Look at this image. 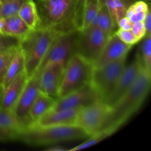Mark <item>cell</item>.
I'll use <instances>...</instances> for the list:
<instances>
[{
    "mask_svg": "<svg viewBox=\"0 0 151 151\" xmlns=\"http://www.w3.org/2000/svg\"><path fill=\"white\" fill-rule=\"evenodd\" d=\"M151 86V74L144 68L128 91L111 107L105 127L115 125L120 128L134 114L145 100ZM104 127V128H105Z\"/></svg>",
    "mask_w": 151,
    "mask_h": 151,
    "instance_id": "obj_1",
    "label": "cell"
},
{
    "mask_svg": "<svg viewBox=\"0 0 151 151\" xmlns=\"http://www.w3.org/2000/svg\"><path fill=\"white\" fill-rule=\"evenodd\" d=\"M35 2L39 16L38 27L53 29L60 34L78 29L75 0H35Z\"/></svg>",
    "mask_w": 151,
    "mask_h": 151,
    "instance_id": "obj_2",
    "label": "cell"
},
{
    "mask_svg": "<svg viewBox=\"0 0 151 151\" xmlns=\"http://www.w3.org/2000/svg\"><path fill=\"white\" fill-rule=\"evenodd\" d=\"M88 137L83 129L75 124L47 126L31 125L18 136L17 140L32 146H50Z\"/></svg>",
    "mask_w": 151,
    "mask_h": 151,
    "instance_id": "obj_3",
    "label": "cell"
},
{
    "mask_svg": "<svg viewBox=\"0 0 151 151\" xmlns=\"http://www.w3.org/2000/svg\"><path fill=\"white\" fill-rule=\"evenodd\" d=\"M60 35L53 29L38 27L32 29L21 40L20 47L24 57L25 72L28 78L37 72L51 45Z\"/></svg>",
    "mask_w": 151,
    "mask_h": 151,
    "instance_id": "obj_4",
    "label": "cell"
},
{
    "mask_svg": "<svg viewBox=\"0 0 151 151\" xmlns=\"http://www.w3.org/2000/svg\"><path fill=\"white\" fill-rule=\"evenodd\" d=\"M92 70V63L81 55L75 53L65 66L58 98L89 86Z\"/></svg>",
    "mask_w": 151,
    "mask_h": 151,
    "instance_id": "obj_5",
    "label": "cell"
},
{
    "mask_svg": "<svg viewBox=\"0 0 151 151\" xmlns=\"http://www.w3.org/2000/svg\"><path fill=\"white\" fill-rule=\"evenodd\" d=\"M127 56L93 67L89 86L101 101L106 103L125 67Z\"/></svg>",
    "mask_w": 151,
    "mask_h": 151,
    "instance_id": "obj_6",
    "label": "cell"
},
{
    "mask_svg": "<svg viewBox=\"0 0 151 151\" xmlns=\"http://www.w3.org/2000/svg\"><path fill=\"white\" fill-rule=\"evenodd\" d=\"M111 111V107L108 103L98 100L80 109L75 125L91 136L104 128Z\"/></svg>",
    "mask_w": 151,
    "mask_h": 151,
    "instance_id": "obj_7",
    "label": "cell"
},
{
    "mask_svg": "<svg viewBox=\"0 0 151 151\" xmlns=\"http://www.w3.org/2000/svg\"><path fill=\"white\" fill-rule=\"evenodd\" d=\"M109 38L97 27H88L79 30L75 53L81 55L93 65L103 51Z\"/></svg>",
    "mask_w": 151,
    "mask_h": 151,
    "instance_id": "obj_8",
    "label": "cell"
},
{
    "mask_svg": "<svg viewBox=\"0 0 151 151\" xmlns=\"http://www.w3.org/2000/svg\"><path fill=\"white\" fill-rule=\"evenodd\" d=\"M78 33L79 30L77 29L59 35L51 45L37 72H40L47 65L52 63H60L66 66L75 53Z\"/></svg>",
    "mask_w": 151,
    "mask_h": 151,
    "instance_id": "obj_9",
    "label": "cell"
},
{
    "mask_svg": "<svg viewBox=\"0 0 151 151\" xmlns=\"http://www.w3.org/2000/svg\"><path fill=\"white\" fill-rule=\"evenodd\" d=\"M40 91V74L35 73L27 79L26 84L15 105L13 111L16 116L26 125H31L29 116L33 102Z\"/></svg>",
    "mask_w": 151,
    "mask_h": 151,
    "instance_id": "obj_10",
    "label": "cell"
},
{
    "mask_svg": "<svg viewBox=\"0 0 151 151\" xmlns=\"http://www.w3.org/2000/svg\"><path fill=\"white\" fill-rule=\"evenodd\" d=\"M65 65L52 63L47 65L42 70L35 73L40 74V91L57 100L60 82L64 72Z\"/></svg>",
    "mask_w": 151,
    "mask_h": 151,
    "instance_id": "obj_11",
    "label": "cell"
},
{
    "mask_svg": "<svg viewBox=\"0 0 151 151\" xmlns=\"http://www.w3.org/2000/svg\"><path fill=\"white\" fill-rule=\"evenodd\" d=\"M100 100L90 86L73 91L63 97H59L55 102L53 110L80 109Z\"/></svg>",
    "mask_w": 151,
    "mask_h": 151,
    "instance_id": "obj_12",
    "label": "cell"
},
{
    "mask_svg": "<svg viewBox=\"0 0 151 151\" xmlns=\"http://www.w3.org/2000/svg\"><path fill=\"white\" fill-rule=\"evenodd\" d=\"M142 68L141 59L137 53L135 60L128 66H125L116 83L114 89L112 91L106 103L110 106H113L134 83Z\"/></svg>",
    "mask_w": 151,
    "mask_h": 151,
    "instance_id": "obj_13",
    "label": "cell"
},
{
    "mask_svg": "<svg viewBox=\"0 0 151 151\" xmlns=\"http://www.w3.org/2000/svg\"><path fill=\"white\" fill-rule=\"evenodd\" d=\"M132 46L121 41L116 33L113 34L109 37L103 51L93 63V67L102 66L127 56Z\"/></svg>",
    "mask_w": 151,
    "mask_h": 151,
    "instance_id": "obj_14",
    "label": "cell"
},
{
    "mask_svg": "<svg viewBox=\"0 0 151 151\" xmlns=\"http://www.w3.org/2000/svg\"><path fill=\"white\" fill-rule=\"evenodd\" d=\"M27 79L28 77L24 71L3 88L0 97V109L13 111Z\"/></svg>",
    "mask_w": 151,
    "mask_h": 151,
    "instance_id": "obj_15",
    "label": "cell"
},
{
    "mask_svg": "<svg viewBox=\"0 0 151 151\" xmlns=\"http://www.w3.org/2000/svg\"><path fill=\"white\" fill-rule=\"evenodd\" d=\"M81 109V108L63 109V110L50 109L47 113L44 114L36 122L32 125H38V126L73 125L75 124L78 111Z\"/></svg>",
    "mask_w": 151,
    "mask_h": 151,
    "instance_id": "obj_16",
    "label": "cell"
},
{
    "mask_svg": "<svg viewBox=\"0 0 151 151\" xmlns=\"http://www.w3.org/2000/svg\"><path fill=\"white\" fill-rule=\"evenodd\" d=\"M32 29L24 23L18 15L3 18L0 33L15 37L21 41L24 38Z\"/></svg>",
    "mask_w": 151,
    "mask_h": 151,
    "instance_id": "obj_17",
    "label": "cell"
},
{
    "mask_svg": "<svg viewBox=\"0 0 151 151\" xmlns=\"http://www.w3.org/2000/svg\"><path fill=\"white\" fill-rule=\"evenodd\" d=\"M89 27H97L110 37L116 32V27L117 26L106 6L101 4L94 21Z\"/></svg>",
    "mask_w": 151,
    "mask_h": 151,
    "instance_id": "obj_18",
    "label": "cell"
},
{
    "mask_svg": "<svg viewBox=\"0 0 151 151\" xmlns=\"http://www.w3.org/2000/svg\"><path fill=\"white\" fill-rule=\"evenodd\" d=\"M55 100V99L39 91L30 109L29 116L32 122L31 125L36 122L44 114L50 111L52 108Z\"/></svg>",
    "mask_w": 151,
    "mask_h": 151,
    "instance_id": "obj_19",
    "label": "cell"
},
{
    "mask_svg": "<svg viewBox=\"0 0 151 151\" xmlns=\"http://www.w3.org/2000/svg\"><path fill=\"white\" fill-rule=\"evenodd\" d=\"M0 127L13 133L16 136V140L18 136L27 128L13 111L4 109H0Z\"/></svg>",
    "mask_w": 151,
    "mask_h": 151,
    "instance_id": "obj_20",
    "label": "cell"
},
{
    "mask_svg": "<svg viewBox=\"0 0 151 151\" xmlns=\"http://www.w3.org/2000/svg\"><path fill=\"white\" fill-rule=\"evenodd\" d=\"M25 71L24 57L23 52L21 49L20 46L16 50V53L12 58L11 62L8 66L4 81H3L2 88L7 87L16 77L19 76L22 72Z\"/></svg>",
    "mask_w": 151,
    "mask_h": 151,
    "instance_id": "obj_21",
    "label": "cell"
},
{
    "mask_svg": "<svg viewBox=\"0 0 151 151\" xmlns=\"http://www.w3.org/2000/svg\"><path fill=\"white\" fill-rule=\"evenodd\" d=\"M119 128V127L116 126L115 125H111L107 127H105L103 129L100 130L97 132L94 133L92 135L89 136L86 141L82 142L81 144L75 146V147H72V148L67 150L68 151H77L80 150H83V149L88 148V147H91V146L97 144V143L103 141L105 139L108 138L112 134H114L116 131Z\"/></svg>",
    "mask_w": 151,
    "mask_h": 151,
    "instance_id": "obj_22",
    "label": "cell"
},
{
    "mask_svg": "<svg viewBox=\"0 0 151 151\" xmlns=\"http://www.w3.org/2000/svg\"><path fill=\"white\" fill-rule=\"evenodd\" d=\"M17 15L31 29H35L38 27L39 16L34 0H29L25 2Z\"/></svg>",
    "mask_w": 151,
    "mask_h": 151,
    "instance_id": "obj_23",
    "label": "cell"
},
{
    "mask_svg": "<svg viewBox=\"0 0 151 151\" xmlns=\"http://www.w3.org/2000/svg\"><path fill=\"white\" fill-rule=\"evenodd\" d=\"M135 1L136 0H100V2L106 6L117 26L118 21L125 16V13L128 7Z\"/></svg>",
    "mask_w": 151,
    "mask_h": 151,
    "instance_id": "obj_24",
    "label": "cell"
},
{
    "mask_svg": "<svg viewBox=\"0 0 151 151\" xmlns=\"http://www.w3.org/2000/svg\"><path fill=\"white\" fill-rule=\"evenodd\" d=\"M100 4H101L100 0H91L86 4L83 12L81 27L79 30L86 29L91 24L100 9Z\"/></svg>",
    "mask_w": 151,
    "mask_h": 151,
    "instance_id": "obj_25",
    "label": "cell"
},
{
    "mask_svg": "<svg viewBox=\"0 0 151 151\" xmlns=\"http://www.w3.org/2000/svg\"><path fill=\"white\" fill-rule=\"evenodd\" d=\"M140 46V53L142 66L147 72L151 74V35H147L142 38Z\"/></svg>",
    "mask_w": 151,
    "mask_h": 151,
    "instance_id": "obj_26",
    "label": "cell"
},
{
    "mask_svg": "<svg viewBox=\"0 0 151 151\" xmlns=\"http://www.w3.org/2000/svg\"><path fill=\"white\" fill-rule=\"evenodd\" d=\"M29 0H4L0 5V18H7L17 15L25 2Z\"/></svg>",
    "mask_w": 151,
    "mask_h": 151,
    "instance_id": "obj_27",
    "label": "cell"
},
{
    "mask_svg": "<svg viewBox=\"0 0 151 151\" xmlns=\"http://www.w3.org/2000/svg\"><path fill=\"white\" fill-rule=\"evenodd\" d=\"M19 47L9 50L7 51L3 52H0V85L1 86H2L3 81H4L9 65H10L12 58Z\"/></svg>",
    "mask_w": 151,
    "mask_h": 151,
    "instance_id": "obj_28",
    "label": "cell"
},
{
    "mask_svg": "<svg viewBox=\"0 0 151 151\" xmlns=\"http://www.w3.org/2000/svg\"><path fill=\"white\" fill-rule=\"evenodd\" d=\"M20 46V40L15 37L0 33V52L17 48Z\"/></svg>",
    "mask_w": 151,
    "mask_h": 151,
    "instance_id": "obj_29",
    "label": "cell"
},
{
    "mask_svg": "<svg viewBox=\"0 0 151 151\" xmlns=\"http://www.w3.org/2000/svg\"><path fill=\"white\" fill-rule=\"evenodd\" d=\"M115 33L120 38L121 41H123L126 44L132 46V47L134 44L139 42V40L136 38V36L134 35V33H133L131 29L125 30V29H118Z\"/></svg>",
    "mask_w": 151,
    "mask_h": 151,
    "instance_id": "obj_30",
    "label": "cell"
},
{
    "mask_svg": "<svg viewBox=\"0 0 151 151\" xmlns=\"http://www.w3.org/2000/svg\"><path fill=\"white\" fill-rule=\"evenodd\" d=\"M91 1V0H75V22L78 30L81 27V19L84 8Z\"/></svg>",
    "mask_w": 151,
    "mask_h": 151,
    "instance_id": "obj_31",
    "label": "cell"
},
{
    "mask_svg": "<svg viewBox=\"0 0 151 151\" xmlns=\"http://www.w3.org/2000/svg\"><path fill=\"white\" fill-rule=\"evenodd\" d=\"M146 12H136L131 5L125 13V16L131 21V23L135 24L137 22H143L145 17Z\"/></svg>",
    "mask_w": 151,
    "mask_h": 151,
    "instance_id": "obj_32",
    "label": "cell"
},
{
    "mask_svg": "<svg viewBox=\"0 0 151 151\" xmlns=\"http://www.w3.org/2000/svg\"><path fill=\"white\" fill-rule=\"evenodd\" d=\"M131 30L132 31L136 38L139 40V41H141L146 35L145 28L143 22H139L134 24Z\"/></svg>",
    "mask_w": 151,
    "mask_h": 151,
    "instance_id": "obj_33",
    "label": "cell"
},
{
    "mask_svg": "<svg viewBox=\"0 0 151 151\" xmlns=\"http://www.w3.org/2000/svg\"><path fill=\"white\" fill-rule=\"evenodd\" d=\"M133 24H134L131 23V21H130L126 16H124V17L121 18L117 22V27H119V29H125V30H129V29H131Z\"/></svg>",
    "mask_w": 151,
    "mask_h": 151,
    "instance_id": "obj_34",
    "label": "cell"
},
{
    "mask_svg": "<svg viewBox=\"0 0 151 151\" xmlns=\"http://www.w3.org/2000/svg\"><path fill=\"white\" fill-rule=\"evenodd\" d=\"M143 24H144L145 28L146 35H151V12L150 7H149L146 12L145 17L143 20Z\"/></svg>",
    "mask_w": 151,
    "mask_h": 151,
    "instance_id": "obj_35",
    "label": "cell"
},
{
    "mask_svg": "<svg viewBox=\"0 0 151 151\" xmlns=\"http://www.w3.org/2000/svg\"><path fill=\"white\" fill-rule=\"evenodd\" d=\"M16 140V136L13 133L0 127V141H10Z\"/></svg>",
    "mask_w": 151,
    "mask_h": 151,
    "instance_id": "obj_36",
    "label": "cell"
},
{
    "mask_svg": "<svg viewBox=\"0 0 151 151\" xmlns=\"http://www.w3.org/2000/svg\"><path fill=\"white\" fill-rule=\"evenodd\" d=\"M46 150L47 151H66L67 150V149L64 148L63 147H61L60 145H54L52 147H50L49 148L46 149Z\"/></svg>",
    "mask_w": 151,
    "mask_h": 151,
    "instance_id": "obj_37",
    "label": "cell"
},
{
    "mask_svg": "<svg viewBox=\"0 0 151 151\" xmlns=\"http://www.w3.org/2000/svg\"><path fill=\"white\" fill-rule=\"evenodd\" d=\"M2 90H3L2 86H1L0 85V97H1V92H2Z\"/></svg>",
    "mask_w": 151,
    "mask_h": 151,
    "instance_id": "obj_38",
    "label": "cell"
},
{
    "mask_svg": "<svg viewBox=\"0 0 151 151\" xmlns=\"http://www.w3.org/2000/svg\"><path fill=\"white\" fill-rule=\"evenodd\" d=\"M142 1H145V2H147V3H150V0H142Z\"/></svg>",
    "mask_w": 151,
    "mask_h": 151,
    "instance_id": "obj_39",
    "label": "cell"
},
{
    "mask_svg": "<svg viewBox=\"0 0 151 151\" xmlns=\"http://www.w3.org/2000/svg\"><path fill=\"white\" fill-rule=\"evenodd\" d=\"M3 1H4V0H0V1H1V2H2Z\"/></svg>",
    "mask_w": 151,
    "mask_h": 151,
    "instance_id": "obj_40",
    "label": "cell"
},
{
    "mask_svg": "<svg viewBox=\"0 0 151 151\" xmlns=\"http://www.w3.org/2000/svg\"><path fill=\"white\" fill-rule=\"evenodd\" d=\"M1 1H0V5H1Z\"/></svg>",
    "mask_w": 151,
    "mask_h": 151,
    "instance_id": "obj_41",
    "label": "cell"
}]
</instances>
